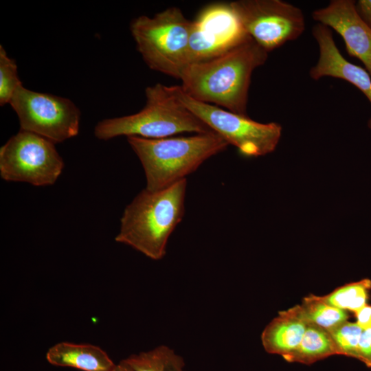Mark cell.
Listing matches in <instances>:
<instances>
[{"instance_id":"1","label":"cell","mask_w":371,"mask_h":371,"mask_svg":"<svg viewBox=\"0 0 371 371\" xmlns=\"http://www.w3.org/2000/svg\"><path fill=\"white\" fill-rule=\"evenodd\" d=\"M268 54L248 36L220 56L188 65L181 76V87L198 101L247 116L251 75L266 62Z\"/></svg>"},{"instance_id":"2","label":"cell","mask_w":371,"mask_h":371,"mask_svg":"<svg viewBox=\"0 0 371 371\" xmlns=\"http://www.w3.org/2000/svg\"><path fill=\"white\" fill-rule=\"evenodd\" d=\"M186 179L166 188L144 189L125 207L115 241L150 259H162L168 238L185 214Z\"/></svg>"},{"instance_id":"3","label":"cell","mask_w":371,"mask_h":371,"mask_svg":"<svg viewBox=\"0 0 371 371\" xmlns=\"http://www.w3.org/2000/svg\"><path fill=\"white\" fill-rule=\"evenodd\" d=\"M127 142L142 165L146 189L150 191L166 188L185 179L205 161L229 146L223 137L213 131L161 139L130 136Z\"/></svg>"},{"instance_id":"4","label":"cell","mask_w":371,"mask_h":371,"mask_svg":"<svg viewBox=\"0 0 371 371\" xmlns=\"http://www.w3.org/2000/svg\"><path fill=\"white\" fill-rule=\"evenodd\" d=\"M145 95L146 104L140 111L99 122L94 128L95 137L109 140L124 135L161 139L212 131L179 101L173 86L157 83L148 87Z\"/></svg>"},{"instance_id":"5","label":"cell","mask_w":371,"mask_h":371,"mask_svg":"<svg viewBox=\"0 0 371 371\" xmlns=\"http://www.w3.org/2000/svg\"><path fill=\"white\" fill-rule=\"evenodd\" d=\"M192 21L172 7L156 14L134 19L130 25L137 49L153 70L180 79L188 65Z\"/></svg>"},{"instance_id":"6","label":"cell","mask_w":371,"mask_h":371,"mask_svg":"<svg viewBox=\"0 0 371 371\" xmlns=\"http://www.w3.org/2000/svg\"><path fill=\"white\" fill-rule=\"evenodd\" d=\"M173 89L177 98L188 110L223 137L229 145L236 147L242 155L256 157L276 149L282 133L279 124L260 123L248 116L198 101L186 94L181 86H173Z\"/></svg>"},{"instance_id":"7","label":"cell","mask_w":371,"mask_h":371,"mask_svg":"<svg viewBox=\"0 0 371 371\" xmlns=\"http://www.w3.org/2000/svg\"><path fill=\"white\" fill-rule=\"evenodd\" d=\"M63 168L55 144L31 132L20 129L0 148V175L7 181L50 186Z\"/></svg>"},{"instance_id":"8","label":"cell","mask_w":371,"mask_h":371,"mask_svg":"<svg viewBox=\"0 0 371 371\" xmlns=\"http://www.w3.org/2000/svg\"><path fill=\"white\" fill-rule=\"evenodd\" d=\"M9 104L18 116L21 130L55 144L78 134L80 111L67 98L34 91L22 85Z\"/></svg>"},{"instance_id":"9","label":"cell","mask_w":371,"mask_h":371,"mask_svg":"<svg viewBox=\"0 0 371 371\" xmlns=\"http://www.w3.org/2000/svg\"><path fill=\"white\" fill-rule=\"evenodd\" d=\"M229 3L245 32L268 53L304 31L302 10L287 2L238 0Z\"/></svg>"},{"instance_id":"10","label":"cell","mask_w":371,"mask_h":371,"mask_svg":"<svg viewBox=\"0 0 371 371\" xmlns=\"http://www.w3.org/2000/svg\"><path fill=\"white\" fill-rule=\"evenodd\" d=\"M248 36L229 3L210 4L192 21L188 65L220 56Z\"/></svg>"},{"instance_id":"11","label":"cell","mask_w":371,"mask_h":371,"mask_svg":"<svg viewBox=\"0 0 371 371\" xmlns=\"http://www.w3.org/2000/svg\"><path fill=\"white\" fill-rule=\"evenodd\" d=\"M312 17L336 31L348 54L360 60L371 76V29L359 16L355 1L332 0L326 7L314 10Z\"/></svg>"},{"instance_id":"12","label":"cell","mask_w":371,"mask_h":371,"mask_svg":"<svg viewBox=\"0 0 371 371\" xmlns=\"http://www.w3.org/2000/svg\"><path fill=\"white\" fill-rule=\"evenodd\" d=\"M312 34L319 50L318 60L309 71L311 78L317 80L329 76L344 80L359 89L371 103V76L363 68L347 60L339 51L331 29L316 24ZM371 129V117L368 122Z\"/></svg>"},{"instance_id":"13","label":"cell","mask_w":371,"mask_h":371,"mask_svg":"<svg viewBox=\"0 0 371 371\" xmlns=\"http://www.w3.org/2000/svg\"><path fill=\"white\" fill-rule=\"evenodd\" d=\"M306 327L307 323L295 306L280 311L264 329L261 335L262 346L268 353L284 357L299 346Z\"/></svg>"},{"instance_id":"14","label":"cell","mask_w":371,"mask_h":371,"mask_svg":"<svg viewBox=\"0 0 371 371\" xmlns=\"http://www.w3.org/2000/svg\"><path fill=\"white\" fill-rule=\"evenodd\" d=\"M47 361L56 366L82 371H111L115 366L107 353L97 346L63 341L46 353Z\"/></svg>"},{"instance_id":"15","label":"cell","mask_w":371,"mask_h":371,"mask_svg":"<svg viewBox=\"0 0 371 371\" xmlns=\"http://www.w3.org/2000/svg\"><path fill=\"white\" fill-rule=\"evenodd\" d=\"M334 355H339V352L328 330L307 324L299 346L283 359L288 362L310 365Z\"/></svg>"},{"instance_id":"16","label":"cell","mask_w":371,"mask_h":371,"mask_svg":"<svg viewBox=\"0 0 371 371\" xmlns=\"http://www.w3.org/2000/svg\"><path fill=\"white\" fill-rule=\"evenodd\" d=\"M295 307L307 324L317 325L327 330L347 321L348 318L345 310L328 304L321 296L311 295L305 297L302 304Z\"/></svg>"},{"instance_id":"17","label":"cell","mask_w":371,"mask_h":371,"mask_svg":"<svg viewBox=\"0 0 371 371\" xmlns=\"http://www.w3.org/2000/svg\"><path fill=\"white\" fill-rule=\"evenodd\" d=\"M134 371H185L183 359L166 346L123 359Z\"/></svg>"},{"instance_id":"18","label":"cell","mask_w":371,"mask_h":371,"mask_svg":"<svg viewBox=\"0 0 371 371\" xmlns=\"http://www.w3.org/2000/svg\"><path fill=\"white\" fill-rule=\"evenodd\" d=\"M370 289L371 280L366 278L346 284L321 297L333 306L357 313L367 304Z\"/></svg>"},{"instance_id":"19","label":"cell","mask_w":371,"mask_h":371,"mask_svg":"<svg viewBox=\"0 0 371 371\" xmlns=\"http://www.w3.org/2000/svg\"><path fill=\"white\" fill-rule=\"evenodd\" d=\"M16 61L0 45V105L9 104L16 91L22 86Z\"/></svg>"},{"instance_id":"20","label":"cell","mask_w":371,"mask_h":371,"mask_svg":"<svg viewBox=\"0 0 371 371\" xmlns=\"http://www.w3.org/2000/svg\"><path fill=\"white\" fill-rule=\"evenodd\" d=\"M339 355L357 357L359 341L363 330L357 323L346 321L328 330Z\"/></svg>"},{"instance_id":"21","label":"cell","mask_w":371,"mask_h":371,"mask_svg":"<svg viewBox=\"0 0 371 371\" xmlns=\"http://www.w3.org/2000/svg\"><path fill=\"white\" fill-rule=\"evenodd\" d=\"M356 359L371 368V328L363 330L358 344Z\"/></svg>"},{"instance_id":"22","label":"cell","mask_w":371,"mask_h":371,"mask_svg":"<svg viewBox=\"0 0 371 371\" xmlns=\"http://www.w3.org/2000/svg\"><path fill=\"white\" fill-rule=\"evenodd\" d=\"M355 8L361 19L371 29V0L355 2Z\"/></svg>"},{"instance_id":"23","label":"cell","mask_w":371,"mask_h":371,"mask_svg":"<svg viewBox=\"0 0 371 371\" xmlns=\"http://www.w3.org/2000/svg\"><path fill=\"white\" fill-rule=\"evenodd\" d=\"M357 324L363 330L371 328V306L365 305L357 313Z\"/></svg>"},{"instance_id":"24","label":"cell","mask_w":371,"mask_h":371,"mask_svg":"<svg viewBox=\"0 0 371 371\" xmlns=\"http://www.w3.org/2000/svg\"><path fill=\"white\" fill-rule=\"evenodd\" d=\"M111 371H134L124 360L121 361L118 364H115V367Z\"/></svg>"}]
</instances>
